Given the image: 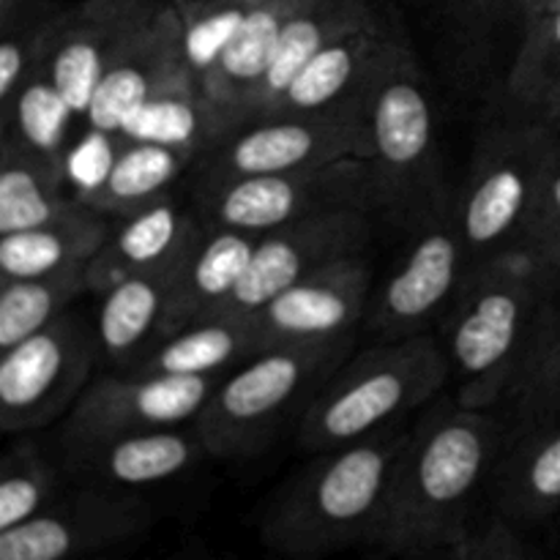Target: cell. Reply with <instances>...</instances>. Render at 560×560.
<instances>
[{"instance_id": "60d3db41", "label": "cell", "mask_w": 560, "mask_h": 560, "mask_svg": "<svg viewBox=\"0 0 560 560\" xmlns=\"http://www.w3.org/2000/svg\"><path fill=\"white\" fill-rule=\"evenodd\" d=\"M405 560H459V558H457V550H454V547H443V550L421 552V556H410Z\"/></svg>"}, {"instance_id": "484cf974", "label": "cell", "mask_w": 560, "mask_h": 560, "mask_svg": "<svg viewBox=\"0 0 560 560\" xmlns=\"http://www.w3.org/2000/svg\"><path fill=\"white\" fill-rule=\"evenodd\" d=\"M71 175L27 148L0 140V235L44 228L85 211L69 186Z\"/></svg>"}, {"instance_id": "2e32d148", "label": "cell", "mask_w": 560, "mask_h": 560, "mask_svg": "<svg viewBox=\"0 0 560 560\" xmlns=\"http://www.w3.org/2000/svg\"><path fill=\"white\" fill-rule=\"evenodd\" d=\"M222 377L135 375L102 377L88 386L66 419L63 438L118 435L184 427L202 413Z\"/></svg>"}, {"instance_id": "f35d334b", "label": "cell", "mask_w": 560, "mask_h": 560, "mask_svg": "<svg viewBox=\"0 0 560 560\" xmlns=\"http://www.w3.org/2000/svg\"><path fill=\"white\" fill-rule=\"evenodd\" d=\"M459 560H545L517 534V525L503 517H490L481 525H470L465 539L454 545Z\"/></svg>"}, {"instance_id": "ac0fdd59", "label": "cell", "mask_w": 560, "mask_h": 560, "mask_svg": "<svg viewBox=\"0 0 560 560\" xmlns=\"http://www.w3.org/2000/svg\"><path fill=\"white\" fill-rule=\"evenodd\" d=\"M372 290V268L366 255L337 260L310 273L271 304L262 306L252 323L260 348L277 345H317L353 337Z\"/></svg>"}, {"instance_id": "e575fe53", "label": "cell", "mask_w": 560, "mask_h": 560, "mask_svg": "<svg viewBox=\"0 0 560 560\" xmlns=\"http://www.w3.org/2000/svg\"><path fill=\"white\" fill-rule=\"evenodd\" d=\"M438 33L459 47H481L503 33L525 38L530 0H408Z\"/></svg>"}, {"instance_id": "f1b7e54d", "label": "cell", "mask_w": 560, "mask_h": 560, "mask_svg": "<svg viewBox=\"0 0 560 560\" xmlns=\"http://www.w3.org/2000/svg\"><path fill=\"white\" fill-rule=\"evenodd\" d=\"M109 217L85 211L44 228L0 235V277L31 279L82 268L109 238Z\"/></svg>"}, {"instance_id": "74e56055", "label": "cell", "mask_w": 560, "mask_h": 560, "mask_svg": "<svg viewBox=\"0 0 560 560\" xmlns=\"http://www.w3.org/2000/svg\"><path fill=\"white\" fill-rule=\"evenodd\" d=\"M517 249L530 252L539 262H545L556 277H560V145L556 142L552 156L547 162L534 211H530L525 233Z\"/></svg>"}, {"instance_id": "ba28073f", "label": "cell", "mask_w": 560, "mask_h": 560, "mask_svg": "<svg viewBox=\"0 0 560 560\" xmlns=\"http://www.w3.org/2000/svg\"><path fill=\"white\" fill-rule=\"evenodd\" d=\"M195 195L202 222L249 235H266L337 211L377 213L375 173L366 159L195 184Z\"/></svg>"}, {"instance_id": "30bf717a", "label": "cell", "mask_w": 560, "mask_h": 560, "mask_svg": "<svg viewBox=\"0 0 560 560\" xmlns=\"http://www.w3.org/2000/svg\"><path fill=\"white\" fill-rule=\"evenodd\" d=\"M156 525L142 492L69 485L49 509L0 530V560H102L137 545Z\"/></svg>"}, {"instance_id": "603a6c76", "label": "cell", "mask_w": 560, "mask_h": 560, "mask_svg": "<svg viewBox=\"0 0 560 560\" xmlns=\"http://www.w3.org/2000/svg\"><path fill=\"white\" fill-rule=\"evenodd\" d=\"M200 230L202 224L180 211L173 197L120 219V228L109 233L96 257L88 262V288L93 293H104L135 273L173 266L184 257Z\"/></svg>"}, {"instance_id": "7a4b0ae2", "label": "cell", "mask_w": 560, "mask_h": 560, "mask_svg": "<svg viewBox=\"0 0 560 560\" xmlns=\"http://www.w3.org/2000/svg\"><path fill=\"white\" fill-rule=\"evenodd\" d=\"M558 288L560 277L525 249L503 252L465 279L446 315V355L459 405L492 410L509 397L558 306Z\"/></svg>"}, {"instance_id": "44dd1931", "label": "cell", "mask_w": 560, "mask_h": 560, "mask_svg": "<svg viewBox=\"0 0 560 560\" xmlns=\"http://www.w3.org/2000/svg\"><path fill=\"white\" fill-rule=\"evenodd\" d=\"M392 36L394 27L375 16L366 25L334 38L290 80L266 115L331 113L355 107Z\"/></svg>"}, {"instance_id": "9c48e42d", "label": "cell", "mask_w": 560, "mask_h": 560, "mask_svg": "<svg viewBox=\"0 0 560 560\" xmlns=\"http://www.w3.org/2000/svg\"><path fill=\"white\" fill-rule=\"evenodd\" d=\"M339 159H366L359 107L331 113H273L224 131L197 156V184L310 170Z\"/></svg>"}, {"instance_id": "1f68e13d", "label": "cell", "mask_w": 560, "mask_h": 560, "mask_svg": "<svg viewBox=\"0 0 560 560\" xmlns=\"http://www.w3.org/2000/svg\"><path fill=\"white\" fill-rule=\"evenodd\" d=\"M85 268L0 282V353L58 320L88 288Z\"/></svg>"}, {"instance_id": "4fadbf2b", "label": "cell", "mask_w": 560, "mask_h": 560, "mask_svg": "<svg viewBox=\"0 0 560 560\" xmlns=\"http://www.w3.org/2000/svg\"><path fill=\"white\" fill-rule=\"evenodd\" d=\"M468 277V249L452 206L413 233L408 252L377 293L372 328L386 342L427 334L432 323L446 320Z\"/></svg>"}, {"instance_id": "d590c367", "label": "cell", "mask_w": 560, "mask_h": 560, "mask_svg": "<svg viewBox=\"0 0 560 560\" xmlns=\"http://www.w3.org/2000/svg\"><path fill=\"white\" fill-rule=\"evenodd\" d=\"M260 3L262 0H184V3H175L180 25H184V52L197 82L211 69L224 44L249 16V11Z\"/></svg>"}, {"instance_id": "7402d4cb", "label": "cell", "mask_w": 560, "mask_h": 560, "mask_svg": "<svg viewBox=\"0 0 560 560\" xmlns=\"http://www.w3.org/2000/svg\"><path fill=\"white\" fill-rule=\"evenodd\" d=\"M301 3L304 0H262L255 5L197 82L202 96L217 109L224 131L238 126L246 102L271 69L284 27Z\"/></svg>"}, {"instance_id": "b9f144b4", "label": "cell", "mask_w": 560, "mask_h": 560, "mask_svg": "<svg viewBox=\"0 0 560 560\" xmlns=\"http://www.w3.org/2000/svg\"><path fill=\"white\" fill-rule=\"evenodd\" d=\"M25 3L27 0H0V25H3V22H9L11 16H14Z\"/></svg>"}, {"instance_id": "8992f818", "label": "cell", "mask_w": 560, "mask_h": 560, "mask_svg": "<svg viewBox=\"0 0 560 560\" xmlns=\"http://www.w3.org/2000/svg\"><path fill=\"white\" fill-rule=\"evenodd\" d=\"M353 337L317 345H277L228 372L195 419L208 454L244 459L273 441L279 427L315 399L348 361Z\"/></svg>"}, {"instance_id": "ffe728a7", "label": "cell", "mask_w": 560, "mask_h": 560, "mask_svg": "<svg viewBox=\"0 0 560 560\" xmlns=\"http://www.w3.org/2000/svg\"><path fill=\"white\" fill-rule=\"evenodd\" d=\"M255 246L257 235L211 228L202 222V230L175 268L159 339L217 315L228 304L233 290L238 288L241 277L255 255Z\"/></svg>"}, {"instance_id": "52a82bcc", "label": "cell", "mask_w": 560, "mask_h": 560, "mask_svg": "<svg viewBox=\"0 0 560 560\" xmlns=\"http://www.w3.org/2000/svg\"><path fill=\"white\" fill-rule=\"evenodd\" d=\"M552 148L556 140L541 120L492 131L479 145L454 200L470 273L520 246Z\"/></svg>"}, {"instance_id": "4dcf8cb0", "label": "cell", "mask_w": 560, "mask_h": 560, "mask_svg": "<svg viewBox=\"0 0 560 560\" xmlns=\"http://www.w3.org/2000/svg\"><path fill=\"white\" fill-rule=\"evenodd\" d=\"M224 135L217 109L200 93L197 82H184L159 93L142 104L118 140H142L173 145L195 153V162L206 148Z\"/></svg>"}, {"instance_id": "83f0119b", "label": "cell", "mask_w": 560, "mask_h": 560, "mask_svg": "<svg viewBox=\"0 0 560 560\" xmlns=\"http://www.w3.org/2000/svg\"><path fill=\"white\" fill-rule=\"evenodd\" d=\"M178 262L135 273L104 290L96 317V339L98 350L107 359L129 364L131 355L140 353L148 342H159Z\"/></svg>"}, {"instance_id": "d6a6232c", "label": "cell", "mask_w": 560, "mask_h": 560, "mask_svg": "<svg viewBox=\"0 0 560 560\" xmlns=\"http://www.w3.org/2000/svg\"><path fill=\"white\" fill-rule=\"evenodd\" d=\"M509 96L536 115L560 104V5L547 14L530 16L523 44L506 77Z\"/></svg>"}, {"instance_id": "f546056e", "label": "cell", "mask_w": 560, "mask_h": 560, "mask_svg": "<svg viewBox=\"0 0 560 560\" xmlns=\"http://www.w3.org/2000/svg\"><path fill=\"white\" fill-rule=\"evenodd\" d=\"M74 124V109L69 107L63 93L58 91L52 77L42 66L16 93L14 102L0 109V140L16 142L52 167L66 170L71 175Z\"/></svg>"}, {"instance_id": "5b68a950", "label": "cell", "mask_w": 560, "mask_h": 560, "mask_svg": "<svg viewBox=\"0 0 560 560\" xmlns=\"http://www.w3.org/2000/svg\"><path fill=\"white\" fill-rule=\"evenodd\" d=\"M448 355L432 334L383 342L345 361L315 394L299 421L306 452L359 443L430 402L448 377Z\"/></svg>"}, {"instance_id": "ab89813d", "label": "cell", "mask_w": 560, "mask_h": 560, "mask_svg": "<svg viewBox=\"0 0 560 560\" xmlns=\"http://www.w3.org/2000/svg\"><path fill=\"white\" fill-rule=\"evenodd\" d=\"M539 120L547 126V129H550L552 140H556L560 145V104H556V107H552L547 115H541Z\"/></svg>"}, {"instance_id": "4316f807", "label": "cell", "mask_w": 560, "mask_h": 560, "mask_svg": "<svg viewBox=\"0 0 560 560\" xmlns=\"http://www.w3.org/2000/svg\"><path fill=\"white\" fill-rule=\"evenodd\" d=\"M262 353L255 323L200 320L159 339L151 353L131 361L135 375H217L224 377L252 355Z\"/></svg>"}, {"instance_id": "8fae6325", "label": "cell", "mask_w": 560, "mask_h": 560, "mask_svg": "<svg viewBox=\"0 0 560 560\" xmlns=\"http://www.w3.org/2000/svg\"><path fill=\"white\" fill-rule=\"evenodd\" d=\"M96 331L80 315L55 323L0 353V430L22 435L71 410L88 388Z\"/></svg>"}, {"instance_id": "5bb4252c", "label": "cell", "mask_w": 560, "mask_h": 560, "mask_svg": "<svg viewBox=\"0 0 560 560\" xmlns=\"http://www.w3.org/2000/svg\"><path fill=\"white\" fill-rule=\"evenodd\" d=\"M197 82L184 52V25L173 0H164L104 71L85 115L88 137L118 142L131 115L159 93Z\"/></svg>"}, {"instance_id": "cb8c5ba5", "label": "cell", "mask_w": 560, "mask_h": 560, "mask_svg": "<svg viewBox=\"0 0 560 560\" xmlns=\"http://www.w3.org/2000/svg\"><path fill=\"white\" fill-rule=\"evenodd\" d=\"M195 167V153L142 140H118L113 156L93 184L80 186L77 197L91 211L126 219L173 197L180 175Z\"/></svg>"}, {"instance_id": "d6986e66", "label": "cell", "mask_w": 560, "mask_h": 560, "mask_svg": "<svg viewBox=\"0 0 560 560\" xmlns=\"http://www.w3.org/2000/svg\"><path fill=\"white\" fill-rule=\"evenodd\" d=\"M498 517L512 525L541 523L560 512V416L520 419L490 479Z\"/></svg>"}, {"instance_id": "8d00e7d4", "label": "cell", "mask_w": 560, "mask_h": 560, "mask_svg": "<svg viewBox=\"0 0 560 560\" xmlns=\"http://www.w3.org/2000/svg\"><path fill=\"white\" fill-rule=\"evenodd\" d=\"M506 399L517 410V419L560 416V304L541 326L539 339Z\"/></svg>"}, {"instance_id": "9a60e30c", "label": "cell", "mask_w": 560, "mask_h": 560, "mask_svg": "<svg viewBox=\"0 0 560 560\" xmlns=\"http://www.w3.org/2000/svg\"><path fill=\"white\" fill-rule=\"evenodd\" d=\"M211 457L197 427L118 432V435L63 438L60 465L71 485L98 490L142 492L180 479Z\"/></svg>"}, {"instance_id": "836d02e7", "label": "cell", "mask_w": 560, "mask_h": 560, "mask_svg": "<svg viewBox=\"0 0 560 560\" xmlns=\"http://www.w3.org/2000/svg\"><path fill=\"white\" fill-rule=\"evenodd\" d=\"M69 476L33 443H16L0 465V530L27 523L52 506L66 490Z\"/></svg>"}, {"instance_id": "e0dca14e", "label": "cell", "mask_w": 560, "mask_h": 560, "mask_svg": "<svg viewBox=\"0 0 560 560\" xmlns=\"http://www.w3.org/2000/svg\"><path fill=\"white\" fill-rule=\"evenodd\" d=\"M162 3L164 0H80L55 11L44 69L80 124H85L93 93L118 49Z\"/></svg>"}, {"instance_id": "6da1fadb", "label": "cell", "mask_w": 560, "mask_h": 560, "mask_svg": "<svg viewBox=\"0 0 560 560\" xmlns=\"http://www.w3.org/2000/svg\"><path fill=\"white\" fill-rule=\"evenodd\" d=\"M503 446L506 427L490 410L457 402L424 416L408 432L372 547L410 558L459 545Z\"/></svg>"}, {"instance_id": "7bdbcfd3", "label": "cell", "mask_w": 560, "mask_h": 560, "mask_svg": "<svg viewBox=\"0 0 560 560\" xmlns=\"http://www.w3.org/2000/svg\"><path fill=\"white\" fill-rule=\"evenodd\" d=\"M560 0H530V16H539L547 14V11L558 9Z\"/></svg>"}, {"instance_id": "f6af8a7d", "label": "cell", "mask_w": 560, "mask_h": 560, "mask_svg": "<svg viewBox=\"0 0 560 560\" xmlns=\"http://www.w3.org/2000/svg\"><path fill=\"white\" fill-rule=\"evenodd\" d=\"M102 560H115V558H102Z\"/></svg>"}, {"instance_id": "277c9868", "label": "cell", "mask_w": 560, "mask_h": 560, "mask_svg": "<svg viewBox=\"0 0 560 560\" xmlns=\"http://www.w3.org/2000/svg\"><path fill=\"white\" fill-rule=\"evenodd\" d=\"M377 213L413 235L454 206L441 170L438 115L424 74L394 33L359 98Z\"/></svg>"}, {"instance_id": "3957f363", "label": "cell", "mask_w": 560, "mask_h": 560, "mask_svg": "<svg viewBox=\"0 0 560 560\" xmlns=\"http://www.w3.org/2000/svg\"><path fill=\"white\" fill-rule=\"evenodd\" d=\"M405 443L408 432L386 430L317 454L262 509L260 539L268 550L320 560L375 545Z\"/></svg>"}, {"instance_id": "ee69618b", "label": "cell", "mask_w": 560, "mask_h": 560, "mask_svg": "<svg viewBox=\"0 0 560 560\" xmlns=\"http://www.w3.org/2000/svg\"><path fill=\"white\" fill-rule=\"evenodd\" d=\"M170 560H197V558H186V556H178V558H170Z\"/></svg>"}, {"instance_id": "7c38bea8", "label": "cell", "mask_w": 560, "mask_h": 560, "mask_svg": "<svg viewBox=\"0 0 560 560\" xmlns=\"http://www.w3.org/2000/svg\"><path fill=\"white\" fill-rule=\"evenodd\" d=\"M372 211H337L257 235L255 255L228 304L208 320H249L279 293L337 260L364 255Z\"/></svg>"}, {"instance_id": "d4e9b609", "label": "cell", "mask_w": 560, "mask_h": 560, "mask_svg": "<svg viewBox=\"0 0 560 560\" xmlns=\"http://www.w3.org/2000/svg\"><path fill=\"white\" fill-rule=\"evenodd\" d=\"M377 16L375 5L370 0H304L293 16H290L288 27L282 33L277 55H273L271 69L266 71L262 82L252 98L246 102L244 113H241V124L246 120L262 118L268 109L273 107L284 88L290 85L295 74L320 52L326 44L334 38L345 36V33L355 31V27L366 25Z\"/></svg>"}]
</instances>
